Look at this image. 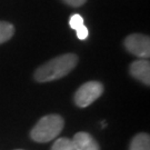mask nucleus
Returning a JSON list of instances; mask_svg holds the SVG:
<instances>
[{
    "mask_svg": "<svg viewBox=\"0 0 150 150\" xmlns=\"http://www.w3.org/2000/svg\"><path fill=\"white\" fill-rule=\"evenodd\" d=\"M103 86L98 81H88L77 90L75 102L78 107L86 108L102 95Z\"/></svg>",
    "mask_w": 150,
    "mask_h": 150,
    "instance_id": "7ed1b4c3",
    "label": "nucleus"
},
{
    "mask_svg": "<svg viewBox=\"0 0 150 150\" xmlns=\"http://www.w3.org/2000/svg\"><path fill=\"white\" fill-rule=\"evenodd\" d=\"M64 126V119L59 115H48L36 123L30 132V137L37 142H49L59 136Z\"/></svg>",
    "mask_w": 150,
    "mask_h": 150,
    "instance_id": "f03ea898",
    "label": "nucleus"
},
{
    "mask_svg": "<svg viewBox=\"0 0 150 150\" xmlns=\"http://www.w3.org/2000/svg\"><path fill=\"white\" fill-rule=\"evenodd\" d=\"M15 33V27L7 21H0V45L10 40Z\"/></svg>",
    "mask_w": 150,
    "mask_h": 150,
    "instance_id": "6e6552de",
    "label": "nucleus"
},
{
    "mask_svg": "<svg viewBox=\"0 0 150 150\" xmlns=\"http://www.w3.org/2000/svg\"><path fill=\"white\" fill-rule=\"evenodd\" d=\"M130 74L146 86L150 85V62L146 59L136 60L130 64Z\"/></svg>",
    "mask_w": 150,
    "mask_h": 150,
    "instance_id": "39448f33",
    "label": "nucleus"
},
{
    "mask_svg": "<svg viewBox=\"0 0 150 150\" xmlns=\"http://www.w3.org/2000/svg\"><path fill=\"white\" fill-rule=\"evenodd\" d=\"M18 150H21V149H18Z\"/></svg>",
    "mask_w": 150,
    "mask_h": 150,
    "instance_id": "ddd939ff",
    "label": "nucleus"
},
{
    "mask_svg": "<svg viewBox=\"0 0 150 150\" xmlns=\"http://www.w3.org/2000/svg\"><path fill=\"white\" fill-rule=\"evenodd\" d=\"M76 32H77V37L79 38L80 40H85V39H87L88 35H89V31H88V29H87V27L85 26V25L81 26L80 28H78V29L76 30Z\"/></svg>",
    "mask_w": 150,
    "mask_h": 150,
    "instance_id": "9b49d317",
    "label": "nucleus"
},
{
    "mask_svg": "<svg viewBox=\"0 0 150 150\" xmlns=\"http://www.w3.org/2000/svg\"><path fill=\"white\" fill-rule=\"evenodd\" d=\"M51 150H76L72 139L69 138H58L51 147Z\"/></svg>",
    "mask_w": 150,
    "mask_h": 150,
    "instance_id": "1a4fd4ad",
    "label": "nucleus"
},
{
    "mask_svg": "<svg viewBox=\"0 0 150 150\" xmlns=\"http://www.w3.org/2000/svg\"><path fill=\"white\" fill-rule=\"evenodd\" d=\"M85 25V22H83V18L80 16V15H78V13H76V15H72V16L70 17L69 19V26L74 30H77L78 28H80L81 26H83Z\"/></svg>",
    "mask_w": 150,
    "mask_h": 150,
    "instance_id": "9d476101",
    "label": "nucleus"
},
{
    "mask_svg": "<svg viewBox=\"0 0 150 150\" xmlns=\"http://www.w3.org/2000/svg\"><path fill=\"white\" fill-rule=\"evenodd\" d=\"M78 57L75 54H66L49 60L39 67L35 72V79L38 82H49L60 79L75 69Z\"/></svg>",
    "mask_w": 150,
    "mask_h": 150,
    "instance_id": "f257e3e1",
    "label": "nucleus"
},
{
    "mask_svg": "<svg viewBox=\"0 0 150 150\" xmlns=\"http://www.w3.org/2000/svg\"><path fill=\"white\" fill-rule=\"evenodd\" d=\"M72 141L76 150H100V147L96 139L88 132L81 131L76 134Z\"/></svg>",
    "mask_w": 150,
    "mask_h": 150,
    "instance_id": "423d86ee",
    "label": "nucleus"
},
{
    "mask_svg": "<svg viewBox=\"0 0 150 150\" xmlns=\"http://www.w3.org/2000/svg\"><path fill=\"white\" fill-rule=\"evenodd\" d=\"M67 5L71 6V7H80L82 6L87 0H62Z\"/></svg>",
    "mask_w": 150,
    "mask_h": 150,
    "instance_id": "f8f14e48",
    "label": "nucleus"
},
{
    "mask_svg": "<svg viewBox=\"0 0 150 150\" xmlns=\"http://www.w3.org/2000/svg\"><path fill=\"white\" fill-rule=\"evenodd\" d=\"M129 150H150V138L148 134H136L131 142Z\"/></svg>",
    "mask_w": 150,
    "mask_h": 150,
    "instance_id": "0eeeda50",
    "label": "nucleus"
},
{
    "mask_svg": "<svg viewBox=\"0 0 150 150\" xmlns=\"http://www.w3.org/2000/svg\"><path fill=\"white\" fill-rule=\"evenodd\" d=\"M125 46L129 52L142 59L150 57V39L141 33H132L125 39Z\"/></svg>",
    "mask_w": 150,
    "mask_h": 150,
    "instance_id": "20e7f679",
    "label": "nucleus"
}]
</instances>
